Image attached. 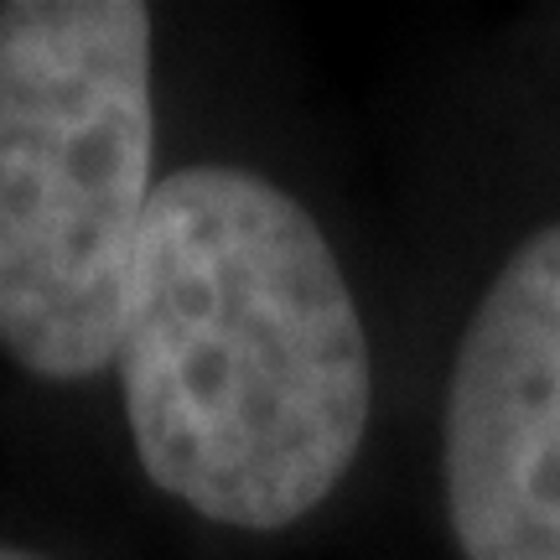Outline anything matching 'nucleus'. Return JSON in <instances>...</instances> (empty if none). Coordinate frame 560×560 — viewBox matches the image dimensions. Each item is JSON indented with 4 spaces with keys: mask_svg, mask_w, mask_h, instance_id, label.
Listing matches in <instances>:
<instances>
[{
    "mask_svg": "<svg viewBox=\"0 0 560 560\" xmlns=\"http://www.w3.org/2000/svg\"><path fill=\"white\" fill-rule=\"evenodd\" d=\"M115 363L145 478L234 529L306 520L374 410L369 332L327 234L240 166L156 182Z\"/></svg>",
    "mask_w": 560,
    "mask_h": 560,
    "instance_id": "1",
    "label": "nucleus"
},
{
    "mask_svg": "<svg viewBox=\"0 0 560 560\" xmlns=\"http://www.w3.org/2000/svg\"><path fill=\"white\" fill-rule=\"evenodd\" d=\"M151 5H0V348L42 380L120 353L151 208Z\"/></svg>",
    "mask_w": 560,
    "mask_h": 560,
    "instance_id": "2",
    "label": "nucleus"
},
{
    "mask_svg": "<svg viewBox=\"0 0 560 560\" xmlns=\"http://www.w3.org/2000/svg\"><path fill=\"white\" fill-rule=\"evenodd\" d=\"M441 488L467 560H560V223L503 260L462 332Z\"/></svg>",
    "mask_w": 560,
    "mask_h": 560,
    "instance_id": "3",
    "label": "nucleus"
},
{
    "mask_svg": "<svg viewBox=\"0 0 560 560\" xmlns=\"http://www.w3.org/2000/svg\"><path fill=\"white\" fill-rule=\"evenodd\" d=\"M0 560H42V556H26V550H11V545H0Z\"/></svg>",
    "mask_w": 560,
    "mask_h": 560,
    "instance_id": "4",
    "label": "nucleus"
}]
</instances>
